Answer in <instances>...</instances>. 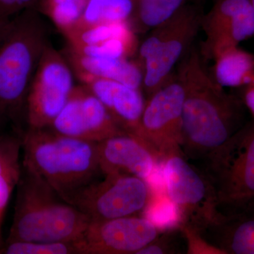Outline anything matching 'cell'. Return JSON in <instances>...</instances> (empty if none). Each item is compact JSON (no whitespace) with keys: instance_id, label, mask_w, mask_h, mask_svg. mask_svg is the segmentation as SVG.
<instances>
[{"instance_id":"20","label":"cell","mask_w":254,"mask_h":254,"mask_svg":"<svg viewBox=\"0 0 254 254\" xmlns=\"http://www.w3.org/2000/svg\"><path fill=\"white\" fill-rule=\"evenodd\" d=\"M186 0H135L129 23L136 33H146L176 14Z\"/></svg>"},{"instance_id":"28","label":"cell","mask_w":254,"mask_h":254,"mask_svg":"<svg viewBox=\"0 0 254 254\" xmlns=\"http://www.w3.org/2000/svg\"><path fill=\"white\" fill-rule=\"evenodd\" d=\"M251 3H252V8H253L254 12V0H250Z\"/></svg>"},{"instance_id":"2","label":"cell","mask_w":254,"mask_h":254,"mask_svg":"<svg viewBox=\"0 0 254 254\" xmlns=\"http://www.w3.org/2000/svg\"><path fill=\"white\" fill-rule=\"evenodd\" d=\"M22 167L44 180L67 200L103 176L98 143L57 133L49 128H28L21 136Z\"/></svg>"},{"instance_id":"6","label":"cell","mask_w":254,"mask_h":254,"mask_svg":"<svg viewBox=\"0 0 254 254\" xmlns=\"http://www.w3.org/2000/svg\"><path fill=\"white\" fill-rule=\"evenodd\" d=\"M163 166L166 195L177 209L179 225H189L202 233L222 214L213 180L184 155L169 157Z\"/></svg>"},{"instance_id":"5","label":"cell","mask_w":254,"mask_h":254,"mask_svg":"<svg viewBox=\"0 0 254 254\" xmlns=\"http://www.w3.org/2000/svg\"><path fill=\"white\" fill-rule=\"evenodd\" d=\"M203 14L185 4L168 20L150 30L138 44L136 60L143 72L142 90L147 98L173 77V70L201 29Z\"/></svg>"},{"instance_id":"18","label":"cell","mask_w":254,"mask_h":254,"mask_svg":"<svg viewBox=\"0 0 254 254\" xmlns=\"http://www.w3.org/2000/svg\"><path fill=\"white\" fill-rule=\"evenodd\" d=\"M21 136H0V248L3 245L2 230L5 213L10 198L22 174Z\"/></svg>"},{"instance_id":"25","label":"cell","mask_w":254,"mask_h":254,"mask_svg":"<svg viewBox=\"0 0 254 254\" xmlns=\"http://www.w3.org/2000/svg\"><path fill=\"white\" fill-rule=\"evenodd\" d=\"M39 0H0V19L12 17L26 10L37 9Z\"/></svg>"},{"instance_id":"15","label":"cell","mask_w":254,"mask_h":254,"mask_svg":"<svg viewBox=\"0 0 254 254\" xmlns=\"http://www.w3.org/2000/svg\"><path fill=\"white\" fill-rule=\"evenodd\" d=\"M78 79L104 105L122 130L138 136L145 104L142 89L107 78L82 76Z\"/></svg>"},{"instance_id":"23","label":"cell","mask_w":254,"mask_h":254,"mask_svg":"<svg viewBox=\"0 0 254 254\" xmlns=\"http://www.w3.org/2000/svg\"><path fill=\"white\" fill-rule=\"evenodd\" d=\"M178 227L187 241V254H225L221 250L204 238L199 230L187 225H180Z\"/></svg>"},{"instance_id":"24","label":"cell","mask_w":254,"mask_h":254,"mask_svg":"<svg viewBox=\"0 0 254 254\" xmlns=\"http://www.w3.org/2000/svg\"><path fill=\"white\" fill-rule=\"evenodd\" d=\"M179 227L169 229L162 232L160 236L145 246L136 254H165L176 253L175 246Z\"/></svg>"},{"instance_id":"3","label":"cell","mask_w":254,"mask_h":254,"mask_svg":"<svg viewBox=\"0 0 254 254\" xmlns=\"http://www.w3.org/2000/svg\"><path fill=\"white\" fill-rule=\"evenodd\" d=\"M14 218L6 242H77L91 220L44 180L22 169Z\"/></svg>"},{"instance_id":"4","label":"cell","mask_w":254,"mask_h":254,"mask_svg":"<svg viewBox=\"0 0 254 254\" xmlns=\"http://www.w3.org/2000/svg\"><path fill=\"white\" fill-rule=\"evenodd\" d=\"M49 43L37 9L0 19V108L14 123L25 116L28 89Z\"/></svg>"},{"instance_id":"22","label":"cell","mask_w":254,"mask_h":254,"mask_svg":"<svg viewBox=\"0 0 254 254\" xmlns=\"http://www.w3.org/2000/svg\"><path fill=\"white\" fill-rule=\"evenodd\" d=\"M79 254L75 242H6L0 254Z\"/></svg>"},{"instance_id":"19","label":"cell","mask_w":254,"mask_h":254,"mask_svg":"<svg viewBox=\"0 0 254 254\" xmlns=\"http://www.w3.org/2000/svg\"><path fill=\"white\" fill-rule=\"evenodd\" d=\"M213 60L211 75L223 88H240L254 81V55L240 46L220 52Z\"/></svg>"},{"instance_id":"9","label":"cell","mask_w":254,"mask_h":254,"mask_svg":"<svg viewBox=\"0 0 254 254\" xmlns=\"http://www.w3.org/2000/svg\"><path fill=\"white\" fill-rule=\"evenodd\" d=\"M73 73L66 57L48 43L26 96L25 118L28 128L51 126L75 86Z\"/></svg>"},{"instance_id":"27","label":"cell","mask_w":254,"mask_h":254,"mask_svg":"<svg viewBox=\"0 0 254 254\" xmlns=\"http://www.w3.org/2000/svg\"><path fill=\"white\" fill-rule=\"evenodd\" d=\"M3 116H4V113H3L2 110H1V108H0V119L2 118Z\"/></svg>"},{"instance_id":"26","label":"cell","mask_w":254,"mask_h":254,"mask_svg":"<svg viewBox=\"0 0 254 254\" xmlns=\"http://www.w3.org/2000/svg\"><path fill=\"white\" fill-rule=\"evenodd\" d=\"M240 91L238 97L254 120V81L240 88Z\"/></svg>"},{"instance_id":"13","label":"cell","mask_w":254,"mask_h":254,"mask_svg":"<svg viewBox=\"0 0 254 254\" xmlns=\"http://www.w3.org/2000/svg\"><path fill=\"white\" fill-rule=\"evenodd\" d=\"M205 40L199 48L204 60L238 46L254 36V12L250 0H215L202 18Z\"/></svg>"},{"instance_id":"16","label":"cell","mask_w":254,"mask_h":254,"mask_svg":"<svg viewBox=\"0 0 254 254\" xmlns=\"http://www.w3.org/2000/svg\"><path fill=\"white\" fill-rule=\"evenodd\" d=\"M204 232L210 236L206 240L225 254H254V209L222 213Z\"/></svg>"},{"instance_id":"1","label":"cell","mask_w":254,"mask_h":254,"mask_svg":"<svg viewBox=\"0 0 254 254\" xmlns=\"http://www.w3.org/2000/svg\"><path fill=\"white\" fill-rule=\"evenodd\" d=\"M176 75L185 90L182 153L211 177L229 141L245 126V106L215 81L198 47H190Z\"/></svg>"},{"instance_id":"21","label":"cell","mask_w":254,"mask_h":254,"mask_svg":"<svg viewBox=\"0 0 254 254\" xmlns=\"http://www.w3.org/2000/svg\"><path fill=\"white\" fill-rule=\"evenodd\" d=\"M88 0H39L38 11L51 20L62 33L74 27Z\"/></svg>"},{"instance_id":"17","label":"cell","mask_w":254,"mask_h":254,"mask_svg":"<svg viewBox=\"0 0 254 254\" xmlns=\"http://www.w3.org/2000/svg\"><path fill=\"white\" fill-rule=\"evenodd\" d=\"M65 57L78 78L82 76L107 78L142 89L143 72L136 60L93 58L78 54L68 48Z\"/></svg>"},{"instance_id":"14","label":"cell","mask_w":254,"mask_h":254,"mask_svg":"<svg viewBox=\"0 0 254 254\" xmlns=\"http://www.w3.org/2000/svg\"><path fill=\"white\" fill-rule=\"evenodd\" d=\"M100 170L103 175L126 174L148 182L158 160L144 142L128 133L110 137L98 143Z\"/></svg>"},{"instance_id":"11","label":"cell","mask_w":254,"mask_h":254,"mask_svg":"<svg viewBox=\"0 0 254 254\" xmlns=\"http://www.w3.org/2000/svg\"><path fill=\"white\" fill-rule=\"evenodd\" d=\"M163 232L138 215L91 222L77 247L79 254H136Z\"/></svg>"},{"instance_id":"10","label":"cell","mask_w":254,"mask_h":254,"mask_svg":"<svg viewBox=\"0 0 254 254\" xmlns=\"http://www.w3.org/2000/svg\"><path fill=\"white\" fill-rule=\"evenodd\" d=\"M220 205L254 200V120L234 135L212 175Z\"/></svg>"},{"instance_id":"12","label":"cell","mask_w":254,"mask_h":254,"mask_svg":"<svg viewBox=\"0 0 254 254\" xmlns=\"http://www.w3.org/2000/svg\"><path fill=\"white\" fill-rule=\"evenodd\" d=\"M49 128L71 138L99 143L125 133L108 110L84 85L73 87L63 110Z\"/></svg>"},{"instance_id":"8","label":"cell","mask_w":254,"mask_h":254,"mask_svg":"<svg viewBox=\"0 0 254 254\" xmlns=\"http://www.w3.org/2000/svg\"><path fill=\"white\" fill-rule=\"evenodd\" d=\"M185 90L174 75L163 87L145 100L138 138L144 142L158 162L183 155L182 112Z\"/></svg>"},{"instance_id":"7","label":"cell","mask_w":254,"mask_h":254,"mask_svg":"<svg viewBox=\"0 0 254 254\" xmlns=\"http://www.w3.org/2000/svg\"><path fill=\"white\" fill-rule=\"evenodd\" d=\"M153 195L149 182L126 174L103 175L66 201L91 222L143 214Z\"/></svg>"}]
</instances>
